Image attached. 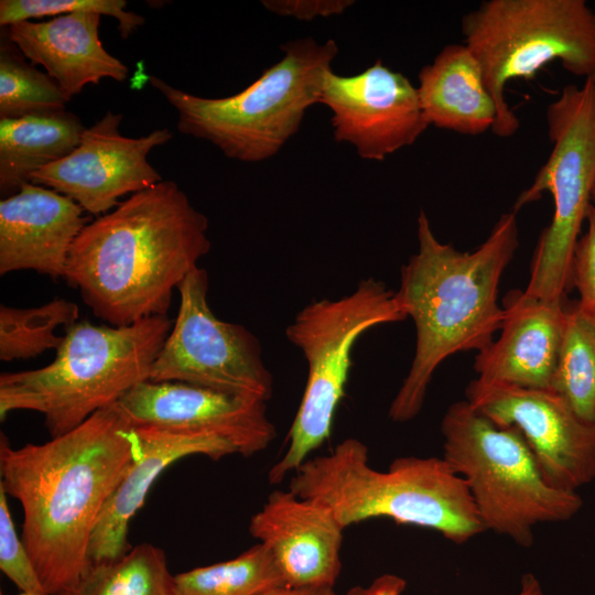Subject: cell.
I'll list each match as a JSON object with an SVG mask.
<instances>
[{
	"mask_svg": "<svg viewBox=\"0 0 595 595\" xmlns=\"http://www.w3.org/2000/svg\"><path fill=\"white\" fill-rule=\"evenodd\" d=\"M140 450L117 403L42 444L13 448L1 433L0 486L22 507V540L50 595L90 564L94 529Z\"/></svg>",
	"mask_w": 595,
	"mask_h": 595,
	"instance_id": "cell-1",
	"label": "cell"
},
{
	"mask_svg": "<svg viewBox=\"0 0 595 595\" xmlns=\"http://www.w3.org/2000/svg\"><path fill=\"white\" fill-rule=\"evenodd\" d=\"M207 230L178 185L161 181L88 223L63 279L110 326L166 315L173 291L210 250Z\"/></svg>",
	"mask_w": 595,
	"mask_h": 595,
	"instance_id": "cell-2",
	"label": "cell"
},
{
	"mask_svg": "<svg viewBox=\"0 0 595 595\" xmlns=\"http://www.w3.org/2000/svg\"><path fill=\"white\" fill-rule=\"evenodd\" d=\"M418 244L401 268L396 292L416 332L412 364L388 411L397 423L421 412L431 379L447 357L487 348L501 328L505 314L498 288L519 247L516 213L502 214L487 239L465 252L441 242L421 210Z\"/></svg>",
	"mask_w": 595,
	"mask_h": 595,
	"instance_id": "cell-3",
	"label": "cell"
},
{
	"mask_svg": "<svg viewBox=\"0 0 595 595\" xmlns=\"http://www.w3.org/2000/svg\"><path fill=\"white\" fill-rule=\"evenodd\" d=\"M289 489L328 507L344 529L385 518L436 531L455 544L486 531L466 482L443 457L401 456L381 472L353 437L307 458L292 473Z\"/></svg>",
	"mask_w": 595,
	"mask_h": 595,
	"instance_id": "cell-4",
	"label": "cell"
},
{
	"mask_svg": "<svg viewBox=\"0 0 595 595\" xmlns=\"http://www.w3.org/2000/svg\"><path fill=\"white\" fill-rule=\"evenodd\" d=\"M172 325L167 315L127 326L76 322L66 328L51 364L0 375V420L29 410L44 415L51 437L74 430L149 380Z\"/></svg>",
	"mask_w": 595,
	"mask_h": 595,
	"instance_id": "cell-5",
	"label": "cell"
},
{
	"mask_svg": "<svg viewBox=\"0 0 595 595\" xmlns=\"http://www.w3.org/2000/svg\"><path fill=\"white\" fill-rule=\"evenodd\" d=\"M283 57L244 90L204 98L156 76L151 85L177 112V129L216 145L227 158L260 162L275 155L299 131L306 110L320 102L325 75L338 53L334 40L285 42Z\"/></svg>",
	"mask_w": 595,
	"mask_h": 595,
	"instance_id": "cell-6",
	"label": "cell"
},
{
	"mask_svg": "<svg viewBox=\"0 0 595 595\" xmlns=\"http://www.w3.org/2000/svg\"><path fill=\"white\" fill-rule=\"evenodd\" d=\"M441 433L442 457L466 482L485 530L529 548L536 526L567 521L581 510L577 491L547 483L517 428L495 424L467 400L448 407Z\"/></svg>",
	"mask_w": 595,
	"mask_h": 595,
	"instance_id": "cell-7",
	"label": "cell"
},
{
	"mask_svg": "<svg viewBox=\"0 0 595 595\" xmlns=\"http://www.w3.org/2000/svg\"><path fill=\"white\" fill-rule=\"evenodd\" d=\"M461 26L497 106V137L520 127L505 98L509 80L530 79L552 61L584 79L595 74V10L585 0H486Z\"/></svg>",
	"mask_w": 595,
	"mask_h": 595,
	"instance_id": "cell-8",
	"label": "cell"
},
{
	"mask_svg": "<svg viewBox=\"0 0 595 595\" xmlns=\"http://www.w3.org/2000/svg\"><path fill=\"white\" fill-rule=\"evenodd\" d=\"M407 317L396 292L374 278L361 280L339 299L312 301L295 315L285 336L302 351L307 379L288 434V448L269 469L270 484L283 482L329 439L356 340L375 326Z\"/></svg>",
	"mask_w": 595,
	"mask_h": 595,
	"instance_id": "cell-9",
	"label": "cell"
},
{
	"mask_svg": "<svg viewBox=\"0 0 595 595\" xmlns=\"http://www.w3.org/2000/svg\"><path fill=\"white\" fill-rule=\"evenodd\" d=\"M552 150L512 212L552 195L554 213L541 232L523 295L545 302L566 299L575 246L595 188V74L581 86L569 84L545 110Z\"/></svg>",
	"mask_w": 595,
	"mask_h": 595,
	"instance_id": "cell-10",
	"label": "cell"
},
{
	"mask_svg": "<svg viewBox=\"0 0 595 595\" xmlns=\"http://www.w3.org/2000/svg\"><path fill=\"white\" fill-rule=\"evenodd\" d=\"M126 7L125 0H1L0 25L24 57L43 66L71 100L88 84L127 78V65L108 53L99 39L101 15L118 20L122 39L144 24L143 17Z\"/></svg>",
	"mask_w": 595,
	"mask_h": 595,
	"instance_id": "cell-11",
	"label": "cell"
},
{
	"mask_svg": "<svg viewBox=\"0 0 595 595\" xmlns=\"http://www.w3.org/2000/svg\"><path fill=\"white\" fill-rule=\"evenodd\" d=\"M208 273L194 269L178 285L180 305L149 380L177 381L267 402L273 378L253 333L218 318L208 303Z\"/></svg>",
	"mask_w": 595,
	"mask_h": 595,
	"instance_id": "cell-12",
	"label": "cell"
},
{
	"mask_svg": "<svg viewBox=\"0 0 595 595\" xmlns=\"http://www.w3.org/2000/svg\"><path fill=\"white\" fill-rule=\"evenodd\" d=\"M466 400L499 426L517 428L547 483L577 491L595 479V422L549 389L470 381Z\"/></svg>",
	"mask_w": 595,
	"mask_h": 595,
	"instance_id": "cell-13",
	"label": "cell"
},
{
	"mask_svg": "<svg viewBox=\"0 0 595 595\" xmlns=\"http://www.w3.org/2000/svg\"><path fill=\"white\" fill-rule=\"evenodd\" d=\"M121 121V113L107 111L85 129L71 154L33 173L30 182L72 198L98 217L116 208L120 197L163 181L148 155L172 139L171 131L163 128L130 138L120 133Z\"/></svg>",
	"mask_w": 595,
	"mask_h": 595,
	"instance_id": "cell-14",
	"label": "cell"
},
{
	"mask_svg": "<svg viewBox=\"0 0 595 595\" xmlns=\"http://www.w3.org/2000/svg\"><path fill=\"white\" fill-rule=\"evenodd\" d=\"M320 102L332 111L336 141L350 143L365 160H385L430 126L418 88L380 60L351 76L328 71Z\"/></svg>",
	"mask_w": 595,
	"mask_h": 595,
	"instance_id": "cell-15",
	"label": "cell"
},
{
	"mask_svg": "<svg viewBox=\"0 0 595 595\" xmlns=\"http://www.w3.org/2000/svg\"><path fill=\"white\" fill-rule=\"evenodd\" d=\"M117 405L133 426L215 435L246 457L264 451L275 437L264 401L190 383L144 380Z\"/></svg>",
	"mask_w": 595,
	"mask_h": 595,
	"instance_id": "cell-16",
	"label": "cell"
},
{
	"mask_svg": "<svg viewBox=\"0 0 595 595\" xmlns=\"http://www.w3.org/2000/svg\"><path fill=\"white\" fill-rule=\"evenodd\" d=\"M249 532L270 551L285 585L334 587L344 527L325 505L273 490L251 517Z\"/></svg>",
	"mask_w": 595,
	"mask_h": 595,
	"instance_id": "cell-17",
	"label": "cell"
},
{
	"mask_svg": "<svg viewBox=\"0 0 595 595\" xmlns=\"http://www.w3.org/2000/svg\"><path fill=\"white\" fill-rule=\"evenodd\" d=\"M72 198L31 182L0 202V274L33 270L64 278L76 238L88 224Z\"/></svg>",
	"mask_w": 595,
	"mask_h": 595,
	"instance_id": "cell-18",
	"label": "cell"
},
{
	"mask_svg": "<svg viewBox=\"0 0 595 595\" xmlns=\"http://www.w3.org/2000/svg\"><path fill=\"white\" fill-rule=\"evenodd\" d=\"M526 298L512 290L504 299L501 334L477 353L478 382L551 389L562 344L565 302Z\"/></svg>",
	"mask_w": 595,
	"mask_h": 595,
	"instance_id": "cell-19",
	"label": "cell"
},
{
	"mask_svg": "<svg viewBox=\"0 0 595 595\" xmlns=\"http://www.w3.org/2000/svg\"><path fill=\"white\" fill-rule=\"evenodd\" d=\"M134 428L141 440V450L101 511L90 539V562L115 561L131 549L128 544L129 523L167 466L191 455L217 461L237 453L229 442L215 435Z\"/></svg>",
	"mask_w": 595,
	"mask_h": 595,
	"instance_id": "cell-20",
	"label": "cell"
},
{
	"mask_svg": "<svg viewBox=\"0 0 595 595\" xmlns=\"http://www.w3.org/2000/svg\"><path fill=\"white\" fill-rule=\"evenodd\" d=\"M418 94L429 125L461 134L491 130L497 106L478 60L465 44H450L418 75Z\"/></svg>",
	"mask_w": 595,
	"mask_h": 595,
	"instance_id": "cell-21",
	"label": "cell"
},
{
	"mask_svg": "<svg viewBox=\"0 0 595 595\" xmlns=\"http://www.w3.org/2000/svg\"><path fill=\"white\" fill-rule=\"evenodd\" d=\"M85 129L67 110L0 119L1 195L15 194L33 173L71 154Z\"/></svg>",
	"mask_w": 595,
	"mask_h": 595,
	"instance_id": "cell-22",
	"label": "cell"
},
{
	"mask_svg": "<svg viewBox=\"0 0 595 595\" xmlns=\"http://www.w3.org/2000/svg\"><path fill=\"white\" fill-rule=\"evenodd\" d=\"M54 595H175L164 551L150 543L115 561L90 562L72 586Z\"/></svg>",
	"mask_w": 595,
	"mask_h": 595,
	"instance_id": "cell-23",
	"label": "cell"
},
{
	"mask_svg": "<svg viewBox=\"0 0 595 595\" xmlns=\"http://www.w3.org/2000/svg\"><path fill=\"white\" fill-rule=\"evenodd\" d=\"M552 391L584 421L595 422V325L565 302V322Z\"/></svg>",
	"mask_w": 595,
	"mask_h": 595,
	"instance_id": "cell-24",
	"label": "cell"
},
{
	"mask_svg": "<svg viewBox=\"0 0 595 595\" xmlns=\"http://www.w3.org/2000/svg\"><path fill=\"white\" fill-rule=\"evenodd\" d=\"M282 585L274 559L261 543L235 559L175 575V595H260Z\"/></svg>",
	"mask_w": 595,
	"mask_h": 595,
	"instance_id": "cell-25",
	"label": "cell"
},
{
	"mask_svg": "<svg viewBox=\"0 0 595 595\" xmlns=\"http://www.w3.org/2000/svg\"><path fill=\"white\" fill-rule=\"evenodd\" d=\"M78 315L77 304L61 298L30 309L1 304L0 359H29L47 349H57L63 336L56 335L55 329L71 327Z\"/></svg>",
	"mask_w": 595,
	"mask_h": 595,
	"instance_id": "cell-26",
	"label": "cell"
},
{
	"mask_svg": "<svg viewBox=\"0 0 595 595\" xmlns=\"http://www.w3.org/2000/svg\"><path fill=\"white\" fill-rule=\"evenodd\" d=\"M57 83L29 64L6 35L0 46V119L48 115L66 110Z\"/></svg>",
	"mask_w": 595,
	"mask_h": 595,
	"instance_id": "cell-27",
	"label": "cell"
},
{
	"mask_svg": "<svg viewBox=\"0 0 595 595\" xmlns=\"http://www.w3.org/2000/svg\"><path fill=\"white\" fill-rule=\"evenodd\" d=\"M7 496L0 486V569L22 593L50 595L41 582L22 538L18 536Z\"/></svg>",
	"mask_w": 595,
	"mask_h": 595,
	"instance_id": "cell-28",
	"label": "cell"
},
{
	"mask_svg": "<svg viewBox=\"0 0 595 595\" xmlns=\"http://www.w3.org/2000/svg\"><path fill=\"white\" fill-rule=\"evenodd\" d=\"M586 231L580 237L571 264V285L578 293L576 304L582 314L595 325V207L586 217Z\"/></svg>",
	"mask_w": 595,
	"mask_h": 595,
	"instance_id": "cell-29",
	"label": "cell"
},
{
	"mask_svg": "<svg viewBox=\"0 0 595 595\" xmlns=\"http://www.w3.org/2000/svg\"><path fill=\"white\" fill-rule=\"evenodd\" d=\"M262 6L272 13L311 21L317 17L343 13L354 1L349 0H263Z\"/></svg>",
	"mask_w": 595,
	"mask_h": 595,
	"instance_id": "cell-30",
	"label": "cell"
},
{
	"mask_svg": "<svg viewBox=\"0 0 595 595\" xmlns=\"http://www.w3.org/2000/svg\"><path fill=\"white\" fill-rule=\"evenodd\" d=\"M407 581L392 573H385L376 577L370 584L356 585L345 595H402ZM517 595H545L539 580L532 573H526L520 580Z\"/></svg>",
	"mask_w": 595,
	"mask_h": 595,
	"instance_id": "cell-31",
	"label": "cell"
},
{
	"mask_svg": "<svg viewBox=\"0 0 595 595\" xmlns=\"http://www.w3.org/2000/svg\"><path fill=\"white\" fill-rule=\"evenodd\" d=\"M260 595H336L331 586H290L282 585L263 592Z\"/></svg>",
	"mask_w": 595,
	"mask_h": 595,
	"instance_id": "cell-32",
	"label": "cell"
},
{
	"mask_svg": "<svg viewBox=\"0 0 595 595\" xmlns=\"http://www.w3.org/2000/svg\"><path fill=\"white\" fill-rule=\"evenodd\" d=\"M592 205L595 207V188L592 195Z\"/></svg>",
	"mask_w": 595,
	"mask_h": 595,
	"instance_id": "cell-33",
	"label": "cell"
},
{
	"mask_svg": "<svg viewBox=\"0 0 595 595\" xmlns=\"http://www.w3.org/2000/svg\"><path fill=\"white\" fill-rule=\"evenodd\" d=\"M0 595H3V593L1 592ZM19 595H29V594L21 592Z\"/></svg>",
	"mask_w": 595,
	"mask_h": 595,
	"instance_id": "cell-34",
	"label": "cell"
}]
</instances>
